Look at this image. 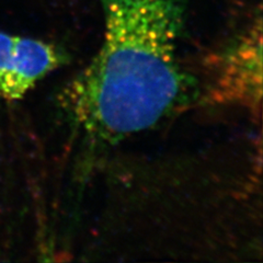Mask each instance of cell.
<instances>
[{
	"label": "cell",
	"mask_w": 263,
	"mask_h": 263,
	"mask_svg": "<svg viewBox=\"0 0 263 263\" xmlns=\"http://www.w3.org/2000/svg\"><path fill=\"white\" fill-rule=\"evenodd\" d=\"M215 93L225 100L256 104L261 97V19L228 48Z\"/></svg>",
	"instance_id": "3"
},
{
	"label": "cell",
	"mask_w": 263,
	"mask_h": 263,
	"mask_svg": "<svg viewBox=\"0 0 263 263\" xmlns=\"http://www.w3.org/2000/svg\"><path fill=\"white\" fill-rule=\"evenodd\" d=\"M190 0H100L104 33L95 59L64 92L77 127L115 142L176 108L186 77L178 44Z\"/></svg>",
	"instance_id": "1"
},
{
	"label": "cell",
	"mask_w": 263,
	"mask_h": 263,
	"mask_svg": "<svg viewBox=\"0 0 263 263\" xmlns=\"http://www.w3.org/2000/svg\"><path fill=\"white\" fill-rule=\"evenodd\" d=\"M66 60L54 44L0 31V98L20 100Z\"/></svg>",
	"instance_id": "2"
}]
</instances>
